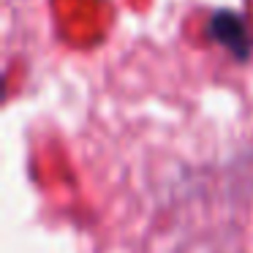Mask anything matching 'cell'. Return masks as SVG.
Masks as SVG:
<instances>
[{"instance_id": "obj_1", "label": "cell", "mask_w": 253, "mask_h": 253, "mask_svg": "<svg viewBox=\"0 0 253 253\" xmlns=\"http://www.w3.org/2000/svg\"><path fill=\"white\" fill-rule=\"evenodd\" d=\"M215 22H218V19H215ZM215 33H218V39L223 41L226 46H231L237 55H242V57L248 55V39H245V33H242V19L237 22V17H231V14H220V22L215 25Z\"/></svg>"}]
</instances>
